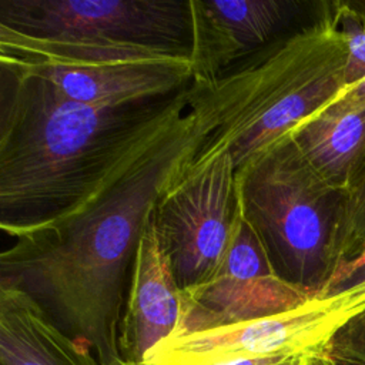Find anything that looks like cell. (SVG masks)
Returning a JSON list of instances; mask_svg holds the SVG:
<instances>
[{"label": "cell", "mask_w": 365, "mask_h": 365, "mask_svg": "<svg viewBox=\"0 0 365 365\" xmlns=\"http://www.w3.org/2000/svg\"><path fill=\"white\" fill-rule=\"evenodd\" d=\"M309 352L304 354H284L272 356H255V358H231L211 362H194V364H177V365H298L299 361Z\"/></svg>", "instance_id": "obj_17"}, {"label": "cell", "mask_w": 365, "mask_h": 365, "mask_svg": "<svg viewBox=\"0 0 365 365\" xmlns=\"http://www.w3.org/2000/svg\"><path fill=\"white\" fill-rule=\"evenodd\" d=\"M294 1L191 0L194 81L210 84L228 66L265 44L297 10Z\"/></svg>", "instance_id": "obj_10"}, {"label": "cell", "mask_w": 365, "mask_h": 365, "mask_svg": "<svg viewBox=\"0 0 365 365\" xmlns=\"http://www.w3.org/2000/svg\"><path fill=\"white\" fill-rule=\"evenodd\" d=\"M327 7V6H325ZM346 48L327 10L252 63L214 83H198L217 128L187 173L230 153L240 170L251 157L292 131L346 87Z\"/></svg>", "instance_id": "obj_3"}, {"label": "cell", "mask_w": 365, "mask_h": 365, "mask_svg": "<svg viewBox=\"0 0 365 365\" xmlns=\"http://www.w3.org/2000/svg\"><path fill=\"white\" fill-rule=\"evenodd\" d=\"M215 128V111L192 81L190 107L123 160L86 202L13 237L0 254V282L29 294L100 365H128L118 335L140 235Z\"/></svg>", "instance_id": "obj_1"}, {"label": "cell", "mask_w": 365, "mask_h": 365, "mask_svg": "<svg viewBox=\"0 0 365 365\" xmlns=\"http://www.w3.org/2000/svg\"><path fill=\"white\" fill-rule=\"evenodd\" d=\"M362 268H365V245L358 257H355L351 261L341 262L338 265V268L331 279V284L328 287V294H334L336 291L344 289L348 285V282L352 279V277Z\"/></svg>", "instance_id": "obj_18"}, {"label": "cell", "mask_w": 365, "mask_h": 365, "mask_svg": "<svg viewBox=\"0 0 365 365\" xmlns=\"http://www.w3.org/2000/svg\"><path fill=\"white\" fill-rule=\"evenodd\" d=\"M181 317V289L160 244L153 211L144 224L131 267L118 345L128 365H141L173 336Z\"/></svg>", "instance_id": "obj_11"}, {"label": "cell", "mask_w": 365, "mask_h": 365, "mask_svg": "<svg viewBox=\"0 0 365 365\" xmlns=\"http://www.w3.org/2000/svg\"><path fill=\"white\" fill-rule=\"evenodd\" d=\"M365 245V161L348 190V215L345 224L342 261L359 255Z\"/></svg>", "instance_id": "obj_15"}, {"label": "cell", "mask_w": 365, "mask_h": 365, "mask_svg": "<svg viewBox=\"0 0 365 365\" xmlns=\"http://www.w3.org/2000/svg\"><path fill=\"white\" fill-rule=\"evenodd\" d=\"M341 94H348V96H365V80L356 86H352L349 88H345Z\"/></svg>", "instance_id": "obj_20"}, {"label": "cell", "mask_w": 365, "mask_h": 365, "mask_svg": "<svg viewBox=\"0 0 365 365\" xmlns=\"http://www.w3.org/2000/svg\"><path fill=\"white\" fill-rule=\"evenodd\" d=\"M298 365H338V364L331 358L327 348H324V349H318L307 354L299 361Z\"/></svg>", "instance_id": "obj_19"}, {"label": "cell", "mask_w": 365, "mask_h": 365, "mask_svg": "<svg viewBox=\"0 0 365 365\" xmlns=\"http://www.w3.org/2000/svg\"><path fill=\"white\" fill-rule=\"evenodd\" d=\"M351 6L355 10V13L358 14L362 24L365 26V1H351Z\"/></svg>", "instance_id": "obj_21"}, {"label": "cell", "mask_w": 365, "mask_h": 365, "mask_svg": "<svg viewBox=\"0 0 365 365\" xmlns=\"http://www.w3.org/2000/svg\"><path fill=\"white\" fill-rule=\"evenodd\" d=\"M0 71V228L11 238L86 202L192 94L191 81L167 97L98 107L41 78Z\"/></svg>", "instance_id": "obj_2"}, {"label": "cell", "mask_w": 365, "mask_h": 365, "mask_svg": "<svg viewBox=\"0 0 365 365\" xmlns=\"http://www.w3.org/2000/svg\"><path fill=\"white\" fill-rule=\"evenodd\" d=\"M0 68L41 78L66 97L98 107L167 97L194 80L190 54L135 43L33 36L1 24Z\"/></svg>", "instance_id": "obj_5"}, {"label": "cell", "mask_w": 365, "mask_h": 365, "mask_svg": "<svg viewBox=\"0 0 365 365\" xmlns=\"http://www.w3.org/2000/svg\"><path fill=\"white\" fill-rule=\"evenodd\" d=\"M365 309V272L334 294L264 318L171 336L160 342L141 365H177L231 358L304 354L327 348L332 336Z\"/></svg>", "instance_id": "obj_6"}, {"label": "cell", "mask_w": 365, "mask_h": 365, "mask_svg": "<svg viewBox=\"0 0 365 365\" xmlns=\"http://www.w3.org/2000/svg\"><path fill=\"white\" fill-rule=\"evenodd\" d=\"M0 24L33 36L135 43L190 56L192 46L191 0H0Z\"/></svg>", "instance_id": "obj_8"}, {"label": "cell", "mask_w": 365, "mask_h": 365, "mask_svg": "<svg viewBox=\"0 0 365 365\" xmlns=\"http://www.w3.org/2000/svg\"><path fill=\"white\" fill-rule=\"evenodd\" d=\"M317 297L321 295L287 282L274 271L238 201L227 254L211 278L181 291V317L173 336L281 314Z\"/></svg>", "instance_id": "obj_9"}, {"label": "cell", "mask_w": 365, "mask_h": 365, "mask_svg": "<svg viewBox=\"0 0 365 365\" xmlns=\"http://www.w3.org/2000/svg\"><path fill=\"white\" fill-rule=\"evenodd\" d=\"M242 214L287 282L328 295L342 261L348 191L328 182L285 134L235 171Z\"/></svg>", "instance_id": "obj_4"}, {"label": "cell", "mask_w": 365, "mask_h": 365, "mask_svg": "<svg viewBox=\"0 0 365 365\" xmlns=\"http://www.w3.org/2000/svg\"><path fill=\"white\" fill-rule=\"evenodd\" d=\"M0 365H100L24 291L0 282Z\"/></svg>", "instance_id": "obj_13"}, {"label": "cell", "mask_w": 365, "mask_h": 365, "mask_svg": "<svg viewBox=\"0 0 365 365\" xmlns=\"http://www.w3.org/2000/svg\"><path fill=\"white\" fill-rule=\"evenodd\" d=\"M327 351L338 365H365V309L332 336Z\"/></svg>", "instance_id": "obj_16"}, {"label": "cell", "mask_w": 365, "mask_h": 365, "mask_svg": "<svg viewBox=\"0 0 365 365\" xmlns=\"http://www.w3.org/2000/svg\"><path fill=\"white\" fill-rule=\"evenodd\" d=\"M235 165L230 153L187 173L158 198L153 218L181 291L197 287L221 265L237 217Z\"/></svg>", "instance_id": "obj_7"}, {"label": "cell", "mask_w": 365, "mask_h": 365, "mask_svg": "<svg viewBox=\"0 0 365 365\" xmlns=\"http://www.w3.org/2000/svg\"><path fill=\"white\" fill-rule=\"evenodd\" d=\"M325 6L346 48L345 88H349L365 80V26L351 1H332Z\"/></svg>", "instance_id": "obj_14"}, {"label": "cell", "mask_w": 365, "mask_h": 365, "mask_svg": "<svg viewBox=\"0 0 365 365\" xmlns=\"http://www.w3.org/2000/svg\"><path fill=\"white\" fill-rule=\"evenodd\" d=\"M289 134L328 182L348 191L365 161V96L339 94Z\"/></svg>", "instance_id": "obj_12"}]
</instances>
